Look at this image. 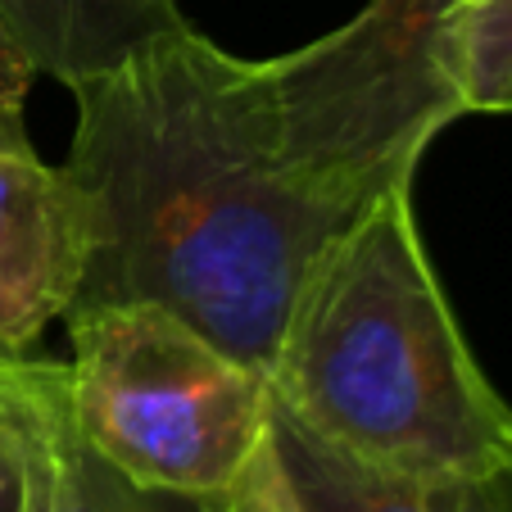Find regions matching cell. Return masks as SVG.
I'll return each mask as SVG.
<instances>
[{
  "mask_svg": "<svg viewBox=\"0 0 512 512\" xmlns=\"http://www.w3.org/2000/svg\"><path fill=\"white\" fill-rule=\"evenodd\" d=\"M82 277V209L64 168L23 127V100L0 96V345L28 354L64 318Z\"/></svg>",
  "mask_w": 512,
  "mask_h": 512,
  "instance_id": "5b68a950",
  "label": "cell"
},
{
  "mask_svg": "<svg viewBox=\"0 0 512 512\" xmlns=\"http://www.w3.org/2000/svg\"><path fill=\"white\" fill-rule=\"evenodd\" d=\"M268 390L300 426L381 472L454 476L512 458V404L426 259L413 177L381 186L313 259Z\"/></svg>",
  "mask_w": 512,
  "mask_h": 512,
  "instance_id": "7a4b0ae2",
  "label": "cell"
},
{
  "mask_svg": "<svg viewBox=\"0 0 512 512\" xmlns=\"http://www.w3.org/2000/svg\"><path fill=\"white\" fill-rule=\"evenodd\" d=\"M46 494L41 512H227V494H191L145 485L114 467L68 413L64 363L46 358Z\"/></svg>",
  "mask_w": 512,
  "mask_h": 512,
  "instance_id": "ba28073f",
  "label": "cell"
},
{
  "mask_svg": "<svg viewBox=\"0 0 512 512\" xmlns=\"http://www.w3.org/2000/svg\"><path fill=\"white\" fill-rule=\"evenodd\" d=\"M227 512H309L304 499L295 494L281 454L272 445V426L263 435V445L254 449V458L245 463V472L236 476V485L227 490Z\"/></svg>",
  "mask_w": 512,
  "mask_h": 512,
  "instance_id": "8fae6325",
  "label": "cell"
},
{
  "mask_svg": "<svg viewBox=\"0 0 512 512\" xmlns=\"http://www.w3.org/2000/svg\"><path fill=\"white\" fill-rule=\"evenodd\" d=\"M445 73L463 114H512V0H458L445 23Z\"/></svg>",
  "mask_w": 512,
  "mask_h": 512,
  "instance_id": "9c48e42d",
  "label": "cell"
},
{
  "mask_svg": "<svg viewBox=\"0 0 512 512\" xmlns=\"http://www.w3.org/2000/svg\"><path fill=\"white\" fill-rule=\"evenodd\" d=\"M0 23L37 78L78 82L186 23L177 0H0Z\"/></svg>",
  "mask_w": 512,
  "mask_h": 512,
  "instance_id": "52a82bcc",
  "label": "cell"
},
{
  "mask_svg": "<svg viewBox=\"0 0 512 512\" xmlns=\"http://www.w3.org/2000/svg\"><path fill=\"white\" fill-rule=\"evenodd\" d=\"M46 358L0 368V512H41L46 494Z\"/></svg>",
  "mask_w": 512,
  "mask_h": 512,
  "instance_id": "30bf717a",
  "label": "cell"
},
{
  "mask_svg": "<svg viewBox=\"0 0 512 512\" xmlns=\"http://www.w3.org/2000/svg\"><path fill=\"white\" fill-rule=\"evenodd\" d=\"M14 358H23V354H14V349H10V345H0V368H10Z\"/></svg>",
  "mask_w": 512,
  "mask_h": 512,
  "instance_id": "4fadbf2b",
  "label": "cell"
},
{
  "mask_svg": "<svg viewBox=\"0 0 512 512\" xmlns=\"http://www.w3.org/2000/svg\"><path fill=\"white\" fill-rule=\"evenodd\" d=\"M268 426L309 512H512V458L485 472L404 476L340 454L277 404L268 408Z\"/></svg>",
  "mask_w": 512,
  "mask_h": 512,
  "instance_id": "8992f818",
  "label": "cell"
},
{
  "mask_svg": "<svg viewBox=\"0 0 512 512\" xmlns=\"http://www.w3.org/2000/svg\"><path fill=\"white\" fill-rule=\"evenodd\" d=\"M32 78H37V68L28 64V55H23L19 46H14V37L5 32V23H0V96H28Z\"/></svg>",
  "mask_w": 512,
  "mask_h": 512,
  "instance_id": "7c38bea8",
  "label": "cell"
},
{
  "mask_svg": "<svg viewBox=\"0 0 512 512\" xmlns=\"http://www.w3.org/2000/svg\"><path fill=\"white\" fill-rule=\"evenodd\" d=\"M458 0H368L336 32L268 59L290 155L313 173L381 191L463 118L445 73Z\"/></svg>",
  "mask_w": 512,
  "mask_h": 512,
  "instance_id": "277c9868",
  "label": "cell"
},
{
  "mask_svg": "<svg viewBox=\"0 0 512 512\" xmlns=\"http://www.w3.org/2000/svg\"><path fill=\"white\" fill-rule=\"evenodd\" d=\"M64 168L82 209L68 309L159 304L268 377L313 259L377 191L290 155L268 59H236L191 23L68 82Z\"/></svg>",
  "mask_w": 512,
  "mask_h": 512,
  "instance_id": "6da1fadb",
  "label": "cell"
},
{
  "mask_svg": "<svg viewBox=\"0 0 512 512\" xmlns=\"http://www.w3.org/2000/svg\"><path fill=\"white\" fill-rule=\"evenodd\" d=\"M64 390L91 445L145 485L227 494L268 435L272 390L159 304L68 309Z\"/></svg>",
  "mask_w": 512,
  "mask_h": 512,
  "instance_id": "3957f363",
  "label": "cell"
}]
</instances>
